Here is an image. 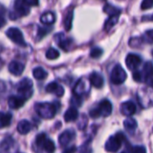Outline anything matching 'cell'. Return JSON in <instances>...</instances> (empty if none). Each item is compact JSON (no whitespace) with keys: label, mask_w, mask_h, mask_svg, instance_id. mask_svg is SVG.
I'll use <instances>...</instances> for the list:
<instances>
[{"label":"cell","mask_w":153,"mask_h":153,"mask_svg":"<svg viewBox=\"0 0 153 153\" xmlns=\"http://www.w3.org/2000/svg\"><path fill=\"white\" fill-rule=\"evenodd\" d=\"M102 54H103V50H102L101 48H95L91 49L90 55H91V56L92 58H99V57L101 56Z\"/></svg>","instance_id":"f1b7e54d"},{"label":"cell","mask_w":153,"mask_h":153,"mask_svg":"<svg viewBox=\"0 0 153 153\" xmlns=\"http://www.w3.org/2000/svg\"><path fill=\"white\" fill-rule=\"evenodd\" d=\"M35 110L37 114L44 119H51L56 116V108L54 104L44 102L35 105Z\"/></svg>","instance_id":"6da1fadb"},{"label":"cell","mask_w":153,"mask_h":153,"mask_svg":"<svg viewBox=\"0 0 153 153\" xmlns=\"http://www.w3.org/2000/svg\"><path fill=\"white\" fill-rule=\"evenodd\" d=\"M46 91H47V92L55 94L57 97H62L65 93V89L63 88V86L56 82H50L49 84H48L46 87Z\"/></svg>","instance_id":"9c48e42d"},{"label":"cell","mask_w":153,"mask_h":153,"mask_svg":"<svg viewBox=\"0 0 153 153\" xmlns=\"http://www.w3.org/2000/svg\"><path fill=\"white\" fill-rule=\"evenodd\" d=\"M47 139V136L45 134H39L37 137H36V144L39 146V147H41L43 143L46 141Z\"/></svg>","instance_id":"4dcf8cb0"},{"label":"cell","mask_w":153,"mask_h":153,"mask_svg":"<svg viewBox=\"0 0 153 153\" xmlns=\"http://www.w3.org/2000/svg\"><path fill=\"white\" fill-rule=\"evenodd\" d=\"M121 153H126V152H121Z\"/></svg>","instance_id":"7bdbcfd3"},{"label":"cell","mask_w":153,"mask_h":153,"mask_svg":"<svg viewBox=\"0 0 153 153\" xmlns=\"http://www.w3.org/2000/svg\"><path fill=\"white\" fill-rule=\"evenodd\" d=\"M6 24V21L4 17H0V29L3 28Z\"/></svg>","instance_id":"60d3db41"},{"label":"cell","mask_w":153,"mask_h":153,"mask_svg":"<svg viewBox=\"0 0 153 153\" xmlns=\"http://www.w3.org/2000/svg\"><path fill=\"white\" fill-rule=\"evenodd\" d=\"M118 17H119V14H117V15H111L106 22L105 23V30H109L114 25L117 24V21H118Z\"/></svg>","instance_id":"484cf974"},{"label":"cell","mask_w":153,"mask_h":153,"mask_svg":"<svg viewBox=\"0 0 153 153\" xmlns=\"http://www.w3.org/2000/svg\"><path fill=\"white\" fill-rule=\"evenodd\" d=\"M97 108H99L100 116H103L105 117L110 116L111 113H112V104L108 100H102Z\"/></svg>","instance_id":"30bf717a"},{"label":"cell","mask_w":153,"mask_h":153,"mask_svg":"<svg viewBox=\"0 0 153 153\" xmlns=\"http://www.w3.org/2000/svg\"><path fill=\"white\" fill-rule=\"evenodd\" d=\"M32 86H33V83L31 80L28 78H24L17 85L18 93L20 94L22 98H23L26 100L29 98H30L32 94Z\"/></svg>","instance_id":"277c9868"},{"label":"cell","mask_w":153,"mask_h":153,"mask_svg":"<svg viewBox=\"0 0 153 153\" xmlns=\"http://www.w3.org/2000/svg\"><path fill=\"white\" fill-rule=\"evenodd\" d=\"M58 56H59V52L54 48H49L46 52V57L49 60L56 59L58 58Z\"/></svg>","instance_id":"83f0119b"},{"label":"cell","mask_w":153,"mask_h":153,"mask_svg":"<svg viewBox=\"0 0 153 153\" xmlns=\"http://www.w3.org/2000/svg\"><path fill=\"white\" fill-rule=\"evenodd\" d=\"M30 13V7L23 0H15L13 4V12L10 13V18L14 20L21 16H25Z\"/></svg>","instance_id":"3957f363"},{"label":"cell","mask_w":153,"mask_h":153,"mask_svg":"<svg viewBox=\"0 0 153 153\" xmlns=\"http://www.w3.org/2000/svg\"><path fill=\"white\" fill-rule=\"evenodd\" d=\"M56 21V15L53 12H47L40 16L41 23L45 25H51Z\"/></svg>","instance_id":"ac0fdd59"},{"label":"cell","mask_w":153,"mask_h":153,"mask_svg":"<svg viewBox=\"0 0 153 153\" xmlns=\"http://www.w3.org/2000/svg\"><path fill=\"white\" fill-rule=\"evenodd\" d=\"M104 12H106L108 14H109L110 16L111 15H117V14H120L121 13V10L113 6V5H110V4H106L105 7H104Z\"/></svg>","instance_id":"4316f807"},{"label":"cell","mask_w":153,"mask_h":153,"mask_svg":"<svg viewBox=\"0 0 153 153\" xmlns=\"http://www.w3.org/2000/svg\"><path fill=\"white\" fill-rule=\"evenodd\" d=\"M90 116H91V117H92V118L100 117V111H99V108H92V109L90 111Z\"/></svg>","instance_id":"e575fe53"},{"label":"cell","mask_w":153,"mask_h":153,"mask_svg":"<svg viewBox=\"0 0 153 153\" xmlns=\"http://www.w3.org/2000/svg\"><path fill=\"white\" fill-rule=\"evenodd\" d=\"M5 13H6L5 7L2 4H0V17H4V15L5 14Z\"/></svg>","instance_id":"f35d334b"},{"label":"cell","mask_w":153,"mask_h":153,"mask_svg":"<svg viewBox=\"0 0 153 153\" xmlns=\"http://www.w3.org/2000/svg\"><path fill=\"white\" fill-rule=\"evenodd\" d=\"M76 152V147L75 146H72V147H69V148H67L64 153H74Z\"/></svg>","instance_id":"74e56055"},{"label":"cell","mask_w":153,"mask_h":153,"mask_svg":"<svg viewBox=\"0 0 153 153\" xmlns=\"http://www.w3.org/2000/svg\"><path fill=\"white\" fill-rule=\"evenodd\" d=\"M31 129V125L28 120H22L18 123L17 126V131L21 134H27Z\"/></svg>","instance_id":"ffe728a7"},{"label":"cell","mask_w":153,"mask_h":153,"mask_svg":"<svg viewBox=\"0 0 153 153\" xmlns=\"http://www.w3.org/2000/svg\"><path fill=\"white\" fill-rule=\"evenodd\" d=\"M143 77L146 82H152L153 80V64L152 62H147L143 70Z\"/></svg>","instance_id":"2e32d148"},{"label":"cell","mask_w":153,"mask_h":153,"mask_svg":"<svg viewBox=\"0 0 153 153\" xmlns=\"http://www.w3.org/2000/svg\"><path fill=\"white\" fill-rule=\"evenodd\" d=\"M90 82L95 88L100 89L104 85V79H103L101 74H100L99 73L94 72L90 75Z\"/></svg>","instance_id":"5bb4252c"},{"label":"cell","mask_w":153,"mask_h":153,"mask_svg":"<svg viewBox=\"0 0 153 153\" xmlns=\"http://www.w3.org/2000/svg\"><path fill=\"white\" fill-rule=\"evenodd\" d=\"M8 70L12 74L15 76H19L23 73L24 65L18 61H12L8 65Z\"/></svg>","instance_id":"7c38bea8"},{"label":"cell","mask_w":153,"mask_h":153,"mask_svg":"<svg viewBox=\"0 0 153 153\" xmlns=\"http://www.w3.org/2000/svg\"><path fill=\"white\" fill-rule=\"evenodd\" d=\"M151 19H152V21H153V15H152V17H151Z\"/></svg>","instance_id":"b9f144b4"},{"label":"cell","mask_w":153,"mask_h":153,"mask_svg":"<svg viewBox=\"0 0 153 153\" xmlns=\"http://www.w3.org/2000/svg\"><path fill=\"white\" fill-rule=\"evenodd\" d=\"M55 39H56V43L58 44V46L64 49V50H68L72 40L70 39H67L65 37V35L63 33H58L55 36Z\"/></svg>","instance_id":"9a60e30c"},{"label":"cell","mask_w":153,"mask_h":153,"mask_svg":"<svg viewBox=\"0 0 153 153\" xmlns=\"http://www.w3.org/2000/svg\"><path fill=\"white\" fill-rule=\"evenodd\" d=\"M153 6V0H143L142 4H141V8L143 10H147L150 9Z\"/></svg>","instance_id":"1f68e13d"},{"label":"cell","mask_w":153,"mask_h":153,"mask_svg":"<svg viewBox=\"0 0 153 153\" xmlns=\"http://www.w3.org/2000/svg\"><path fill=\"white\" fill-rule=\"evenodd\" d=\"M124 126H125V127H126V129L127 131L134 132L136 129V127H137V122L133 117H128V118H126L125 120Z\"/></svg>","instance_id":"603a6c76"},{"label":"cell","mask_w":153,"mask_h":153,"mask_svg":"<svg viewBox=\"0 0 153 153\" xmlns=\"http://www.w3.org/2000/svg\"><path fill=\"white\" fill-rule=\"evenodd\" d=\"M126 77H127V74L126 71L124 70V68L121 65H117L113 68L111 72L110 80L114 84L118 85V84H122L126 80Z\"/></svg>","instance_id":"8992f818"},{"label":"cell","mask_w":153,"mask_h":153,"mask_svg":"<svg viewBox=\"0 0 153 153\" xmlns=\"http://www.w3.org/2000/svg\"><path fill=\"white\" fill-rule=\"evenodd\" d=\"M73 17H74V12L73 10L70 11L65 17L64 19V25H65V30L68 31L71 30L72 28V24H73Z\"/></svg>","instance_id":"d4e9b609"},{"label":"cell","mask_w":153,"mask_h":153,"mask_svg":"<svg viewBox=\"0 0 153 153\" xmlns=\"http://www.w3.org/2000/svg\"><path fill=\"white\" fill-rule=\"evenodd\" d=\"M78 116H79L78 110L75 108H70L66 110L64 118L65 122H73L78 118Z\"/></svg>","instance_id":"d6986e66"},{"label":"cell","mask_w":153,"mask_h":153,"mask_svg":"<svg viewBox=\"0 0 153 153\" xmlns=\"http://www.w3.org/2000/svg\"><path fill=\"white\" fill-rule=\"evenodd\" d=\"M6 36L15 44L21 46V47H25L26 46V42L24 40L23 35L22 33V31L15 27H11L7 30L6 31Z\"/></svg>","instance_id":"5b68a950"},{"label":"cell","mask_w":153,"mask_h":153,"mask_svg":"<svg viewBox=\"0 0 153 153\" xmlns=\"http://www.w3.org/2000/svg\"><path fill=\"white\" fill-rule=\"evenodd\" d=\"M143 39H144L145 42H148V43H153V30H147Z\"/></svg>","instance_id":"f546056e"},{"label":"cell","mask_w":153,"mask_h":153,"mask_svg":"<svg viewBox=\"0 0 153 153\" xmlns=\"http://www.w3.org/2000/svg\"><path fill=\"white\" fill-rule=\"evenodd\" d=\"M124 140H125V135L122 133H118L111 136L106 143V145H105L106 151L111 153L117 152L120 149Z\"/></svg>","instance_id":"7a4b0ae2"},{"label":"cell","mask_w":153,"mask_h":153,"mask_svg":"<svg viewBox=\"0 0 153 153\" xmlns=\"http://www.w3.org/2000/svg\"><path fill=\"white\" fill-rule=\"evenodd\" d=\"M133 78L134 81L136 82H142L143 80V74L139 71H135L134 74H133Z\"/></svg>","instance_id":"d6a6232c"},{"label":"cell","mask_w":153,"mask_h":153,"mask_svg":"<svg viewBox=\"0 0 153 153\" xmlns=\"http://www.w3.org/2000/svg\"><path fill=\"white\" fill-rule=\"evenodd\" d=\"M41 148H43V150L48 153H53L56 150V146H55V143H53V141H51L48 138L43 143Z\"/></svg>","instance_id":"cb8c5ba5"},{"label":"cell","mask_w":153,"mask_h":153,"mask_svg":"<svg viewBox=\"0 0 153 153\" xmlns=\"http://www.w3.org/2000/svg\"><path fill=\"white\" fill-rule=\"evenodd\" d=\"M132 152L133 153H146V149L143 146H134Z\"/></svg>","instance_id":"d590c367"},{"label":"cell","mask_w":153,"mask_h":153,"mask_svg":"<svg viewBox=\"0 0 153 153\" xmlns=\"http://www.w3.org/2000/svg\"><path fill=\"white\" fill-rule=\"evenodd\" d=\"M49 30L47 28H39V31H38V35H39V39H42L43 37H45L48 33Z\"/></svg>","instance_id":"836d02e7"},{"label":"cell","mask_w":153,"mask_h":153,"mask_svg":"<svg viewBox=\"0 0 153 153\" xmlns=\"http://www.w3.org/2000/svg\"><path fill=\"white\" fill-rule=\"evenodd\" d=\"M88 88L89 87L87 85V82L84 80H80L77 82V84L75 85L74 92L77 97H80L81 95L84 94L86 92V91H88Z\"/></svg>","instance_id":"e0dca14e"},{"label":"cell","mask_w":153,"mask_h":153,"mask_svg":"<svg viewBox=\"0 0 153 153\" xmlns=\"http://www.w3.org/2000/svg\"><path fill=\"white\" fill-rule=\"evenodd\" d=\"M120 111L124 116H126L127 117H130L135 113L136 106L133 101H126L121 105Z\"/></svg>","instance_id":"ba28073f"},{"label":"cell","mask_w":153,"mask_h":153,"mask_svg":"<svg viewBox=\"0 0 153 153\" xmlns=\"http://www.w3.org/2000/svg\"><path fill=\"white\" fill-rule=\"evenodd\" d=\"M12 121L11 113H2L0 112V128H4L9 126Z\"/></svg>","instance_id":"44dd1931"},{"label":"cell","mask_w":153,"mask_h":153,"mask_svg":"<svg viewBox=\"0 0 153 153\" xmlns=\"http://www.w3.org/2000/svg\"><path fill=\"white\" fill-rule=\"evenodd\" d=\"M28 6H37L39 4V0H23Z\"/></svg>","instance_id":"8d00e7d4"},{"label":"cell","mask_w":153,"mask_h":153,"mask_svg":"<svg viewBox=\"0 0 153 153\" xmlns=\"http://www.w3.org/2000/svg\"><path fill=\"white\" fill-rule=\"evenodd\" d=\"M25 100L21 96H12L8 99V106L10 108L18 109L24 105Z\"/></svg>","instance_id":"4fadbf2b"},{"label":"cell","mask_w":153,"mask_h":153,"mask_svg":"<svg viewBox=\"0 0 153 153\" xmlns=\"http://www.w3.org/2000/svg\"><path fill=\"white\" fill-rule=\"evenodd\" d=\"M5 91V85L3 82L0 81V94H2Z\"/></svg>","instance_id":"ab89813d"},{"label":"cell","mask_w":153,"mask_h":153,"mask_svg":"<svg viewBox=\"0 0 153 153\" xmlns=\"http://www.w3.org/2000/svg\"><path fill=\"white\" fill-rule=\"evenodd\" d=\"M33 77L37 80H44L48 76V73L42 67H36L32 71Z\"/></svg>","instance_id":"7402d4cb"},{"label":"cell","mask_w":153,"mask_h":153,"mask_svg":"<svg viewBox=\"0 0 153 153\" xmlns=\"http://www.w3.org/2000/svg\"><path fill=\"white\" fill-rule=\"evenodd\" d=\"M141 63H142V58L136 54H129L126 56V66L128 67V69H130V70L136 69L141 65Z\"/></svg>","instance_id":"52a82bcc"},{"label":"cell","mask_w":153,"mask_h":153,"mask_svg":"<svg viewBox=\"0 0 153 153\" xmlns=\"http://www.w3.org/2000/svg\"><path fill=\"white\" fill-rule=\"evenodd\" d=\"M75 137V133L73 130H66L59 135L58 141L61 146H66Z\"/></svg>","instance_id":"8fae6325"}]
</instances>
